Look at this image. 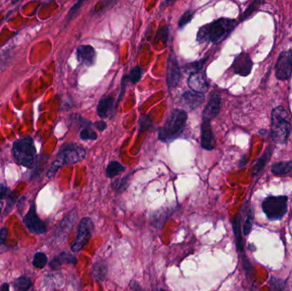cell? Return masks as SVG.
<instances>
[{"instance_id":"cell-23","label":"cell","mask_w":292,"mask_h":291,"mask_svg":"<svg viewBox=\"0 0 292 291\" xmlns=\"http://www.w3.org/2000/svg\"><path fill=\"white\" fill-rule=\"evenodd\" d=\"M292 170V162H277L273 165L272 172L275 176H284Z\"/></svg>"},{"instance_id":"cell-10","label":"cell","mask_w":292,"mask_h":291,"mask_svg":"<svg viewBox=\"0 0 292 291\" xmlns=\"http://www.w3.org/2000/svg\"><path fill=\"white\" fill-rule=\"evenodd\" d=\"M181 68L179 65L177 57L175 52L171 51L169 55L168 65H167V76H166V82L168 85L169 90L177 87L181 80Z\"/></svg>"},{"instance_id":"cell-18","label":"cell","mask_w":292,"mask_h":291,"mask_svg":"<svg viewBox=\"0 0 292 291\" xmlns=\"http://www.w3.org/2000/svg\"><path fill=\"white\" fill-rule=\"evenodd\" d=\"M97 109L100 117L103 119L109 117L114 109V98L112 97H105L102 98L99 101Z\"/></svg>"},{"instance_id":"cell-45","label":"cell","mask_w":292,"mask_h":291,"mask_svg":"<svg viewBox=\"0 0 292 291\" xmlns=\"http://www.w3.org/2000/svg\"><path fill=\"white\" fill-rule=\"evenodd\" d=\"M2 209H3V203H2V202H0V212H1Z\"/></svg>"},{"instance_id":"cell-31","label":"cell","mask_w":292,"mask_h":291,"mask_svg":"<svg viewBox=\"0 0 292 291\" xmlns=\"http://www.w3.org/2000/svg\"><path fill=\"white\" fill-rule=\"evenodd\" d=\"M79 137L84 141L98 140V134L96 133L95 131L91 129V127L81 128L80 132H79Z\"/></svg>"},{"instance_id":"cell-46","label":"cell","mask_w":292,"mask_h":291,"mask_svg":"<svg viewBox=\"0 0 292 291\" xmlns=\"http://www.w3.org/2000/svg\"><path fill=\"white\" fill-rule=\"evenodd\" d=\"M265 133H267V131H263V132H260V134H262V135H264Z\"/></svg>"},{"instance_id":"cell-12","label":"cell","mask_w":292,"mask_h":291,"mask_svg":"<svg viewBox=\"0 0 292 291\" xmlns=\"http://www.w3.org/2000/svg\"><path fill=\"white\" fill-rule=\"evenodd\" d=\"M252 66H253V63L250 55L242 52L234 59L232 67L234 73L238 75L245 77L251 73Z\"/></svg>"},{"instance_id":"cell-29","label":"cell","mask_w":292,"mask_h":291,"mask_svg":"<svg viewBox=\"0 0 292 291\" xmlns=\"http://www.w3.org/2000/svg\"><path fill=\"white\" fill-rule=\"evenodd\" d=\"M48 259L46 255L42 252H38V253L35 254V256H34V259H33V265L36 268L38 269H42L44 268L46 264H47Z\"/></svg>"},{"instance_id":"cell-1","label":"cell","mask_w":292,"mask_h":291,"mask_svg":"<svg viewBox=\"0 0 292 291\" xmlns=\"http://www.w3.org/2000/svg\"><path fill=\"white\" fill-rule=\"evenodd\" d=\"M237 21L231 18H219L203 26L197 32V41L200 44H218L227 38L235 29Z\"/></svg>"},{"instance_id":"cell-7","label":"cell","mask_w":292,"mask_h":291,"mask_svg":"<svg viewBox=\"0 0 292 291\" xmlns=\"http://www.w3.org/2000/svg\"><path fill=\"white\" fill-rule=\"evenodd\" d=\"M94 230L93 222L90 218H83L79 222L76 237L71 245V250L73 252H79L88 244L92 238Z\"/></svg>"},{"instance_id":"cell-20","label":"cell","mask_w":292,"mask_h":291,"mask_svg":"<svg viewBox=\"0 0 292 291\" xmlns=\"http://www.w3.org/2000/svg\"><path fill=\"white\" fill-rule=\"evenodd\" d=\"M76 262L77 259L75 256H73L71 254L64 252L51 260L50 266L53 270H57L60 268L63 264H75Z\"/></svg>"},{"instance_id":"cell-21","label":"cell","mask_w":292,"mask_h":291,"mask_svg":"<svg viewBox=\"0 0 292 291\" xmlns=\"http://www.w3.org/2000/svg\"><path fill=\"white\" fill-rule=\"evenodd\" d=\"M273 148L272 146L267 147L266 150L264 151L263 154L261 155L260 158L258 159L257 162L256 163L254 167V172H253V175L256 176L257 174H260V172L263 170L265 166L267 165V162H269L271 156L273 155Z\"/></svg>"},{"instance_id":"cell-15","label":"cell","mask_w":292,"mask_h":291,"mask_svg":"<svg viewBox=\"0 0 292 291\" xmlns=\"http://www.w3.org/2000/svg\"><path fill=\"white\" fill-rule=\"evenodd\" d=\"M221 98L219 95L212 96L203 111V119L211 120L220 112Z\"/></svg>"},{"instance_id":"cell-47","label":"cell","mask_w":292,"mask_h":291,"mask_svg":"<svg viewBox=\"0 0 292 291\" xmlns=\"http://www.w3.org/2000/svg\"><path fill=\"white\" fill-rule=\"evenodd\" d=\"M156 291H163V290H156Z\"/></svg>"},{"instance_id":"cell-3","label":"cell","mask_w":292,"mask_h":291,"mask_svg":"<svg viewBox=\"0 0 292 291\" xmlns=\"http://www.w3.org/2000/svg\"><path fill=\"white\" fill-rule=\"evenodd\" d=\"M188 116L186 111L175 109L167 118L163 127L159 130L158 139L162 142L170 143L184 132Z\"/></svg>"},{"instance_id":"cell-19","label":"cell","mask_w":292,"mask_h":291,"mask_svg":"<svg viewBox=\"0 0 292 291\" xmlns=\"http://www.w3.org/2000/svg\"><path fill=\"white\" fill-rule=\"evenodd\" d=\"M76 220V213L73 211L68 215L64 220L61 222L59 227L57 229V236L58 237H63L64 235H67L70 233V231L72 230L73 225Z\"/></svg>"},{"instance_id":"cell-38","label":"cell","mask_w":292,"mask_h":291,"mask_svg":"<svg viewBox=\"0 0 292 291\" xmlns=\"http://www.w3.org/2000/svg\"><path fill=\"white\" fill-rule=\"evenodd\" d=\"M15 201H16V196H13V194L12 195H10L9 196V198H8L6 208H5V210H4V215H8L10 212V210L12 209L13 205L15 203Z\"/></svg>"},{"instance_id":"cell-36","label":"cell","mask_w":292,"mask_h":291,"mask_svg":"<svg viewBox=\"0 0 292 291\" xmlns=\"http://www.w3.org/2000/svg\"><path fill=\"white\" fill-rule=\"evenodd\" d=\"M169 26H164L161 29H159L158 32L156 35V41H157L158 39L162 40V42H164V44H166V42H168V37H169Z\"/></svg>"},{"instance_id":"cell-33","label":"cell","mask_w":292,"mask_h":291,"mask_svg":"<svg viewBox=\"0 0 292 291\" xmlns=\"http://www.w3.org/2000/svg\"><path fill=\"white\" fill-rule=\"evenodd\" d=\"M194 11L192 10H186L185 12L181 16L179 21L178 26L179 29H183L184 26L187 25L188 23L191 22V20L193 18Z\"/></svg>"},{"instance_id":"cell-24","label":"cell","mask_w":292,"mask_h":291,"mask_svg":"<svg viewBox=\"0 0 292 291\" xmlns=\"http://www.w3.org/2000/svg\"><path fill=\"white\" fill-rule=\"evenodd\" d=\"M124 171H125V167H124L123 165L119 162H116V161H113V162H110L107 165L105 173H106L107 177L114 178L121 172Z\"/></svg>"},{"instance_id":"cell-2","label":"cell","mask_w":292,"mask_h":291,"mask_svg":"<svg viewBox=\"0 0 292 291\" xmlns=\"http://www.w3.org/2000/svg\"><path fill=\"white\" fill-rule=\"evenodd\" d=\"M86 157V150L84 147L74 143L65 144L61 147L57 158L48 171V177L54 176L59 168H63L64 166L75 164L77 162H81Z\"/></svg>"},{"instance_id":"cell-32","label":"cell","mask_w":292,"mask_h":291,"mask_svg":"<svg viewBox=\"0 0 292 291\" xmlns=\"http://www.w3.org/2000/svg\"><path fill=\"white\" fill-rule=\"evenodd\" d=\"M130 181H129V177H123L122 179L117 180L113 183V187L114 190H116L119 193L123 192L124 190H127V187L129 185Z\"/></svg>"},{"instance_id":"cell-43","label":"cell","mask_w":292,"mask_h":291,"mask_svg":"<svg viewBox=\"0 0 292 291\" xmlns=\"http://www.w3.org/2000/svg\"><path fill=\"white\" fill-rule=\"evenodd\" d=\"M0 291H10V286L8 284H3L0 286Z\"/></svg>"},{"instance_id":"cell-25","label":"cell","mask_w":292,"mask_h":291,"mask_svg":"<svg viewBox=\"0 0 292 291\" xmlns=\"http://www.w3.org/2000/svg\"><path fill=\"white\" fill-rule=\"evenodd\" d=\"M255 219V210L253 207H249L247 208V211H246V218H245V225L243 227V231H244V235L248 236L251 233V230H252V226H253V223H254Z\"/></svg>"},{"instance_id":"cell-30","label":"cell","mask_w":292,"mask_h":291,"mask_svg":"<svg viewBox=\"0 0 292 291\" xmlns=\"http://www.w3.org/2000/svg\"><path fill=\"white\" fill-rule=\"evenodd\" d=\"M262 3H264L263 1H253V2L248 6L247 9L245 10L244 14L242 15L240 21L243 22V21H245V20L248 19V18H249L250 16H251V15H252L255 11H256V10L260 8V4H262Z\"/></svg>"},{"instance_id":"cell-14","label":"cell","mask_w":292,"mask_h":291,"mask_svg":"<svg viewBox=\"0 0 292 291\" xmlns=\"http://www.w3.org/2000/svg\"><path fill=\"white\" fill-rule=\"evenodd\" d=\"M187 84L189 87L193 92L198 93H205L209 88V82L207 80L205 75H203L201 72L191 73L188 78Z\"/></svg>"},{"instance_id":"cell-17","label":"cell","mask_w":292,"mask_h":291,"mask_svg":"<svg viewBox=\"0 0 292 291\" xmlns=\"http://www.w3.org/2000/svg\"><path fill=\"white\" fill-rule=\"evenodd\" d=\"M241 223V213H238V215L232 219V228H233V232H234V236H235L236 245H237L238 251L244 253L245 244H244V239L242 237Z\"/></svg>"},{"instance_id":"cell-48","label":"cell","mask_w":292,"mask_h":291,"mask_svg":"<svg viewBox=\"0 0 292 291\" xmlns=\"http://www.w3.org/2000/svg\"></svg>"},{"instance_id":"cell-8","label":"cell","mask_w":292,"mask_h":291,"mask_svg":"<svg viewBox=\"0 0 292 291\" xmlns=\"http://www.w3.org/2000/svg\"><path fill=\"white\" fill-rule=\"evenodd\" d=\"M275 74L280 80H286L292 77V51L281 52L275 66Z\"/></svg>"},{"instance_id":"cell-34","label":"cell","mask_w":292,"mask_h":291,"mask_svg":"<svg viewBox=\"0 0 292 291\" xmlns=\"http://www.w3.org/2000/svg\"><path fill=\"white\" fill-rule=\"evenodd\" d=\"M207 59H208V57H204L202 60L198 61V62H194V63L188 64V65L184 67V69H185V70H191V73L200 72L202 69H203V67L204 66V64L206 63Z\"/></svg>"},{"instance_id":"cell-13","label":"cell","mask_w":292,"mask_h":291,"mask_svg":"<svg viewBox=\"0 0 292 291\" xmlns=\"http://www.w3.org/2000/svg\"><path fill=\"white\" fill-rule=\"evenodd\" d=\"M76 55L79 64L86 67H91L95 64L97 55L95 49L91 45H79L77 48Z\"/></svg>"},{"instance_id":"cell-11","label":"cell","mask_w":292,"mask_h":291,"mask_svg":"<svg viewBox=\"0 0 292 291\" xmlns=\"http://www.w3.org/2000/svg\"><path fill=\"white\" fill-rule=\"evenodd\" d=\"M201 146L206 150H213L216 148V140L210 120L203 119L201 124Z\"/></svg>"},{"instance_id":"cell-42","label":"cell","mask_w":292,"mask_h":291,"mask_svg":"<svg viewBox=\"0 0 292 291\" xmlns=\"http://www.w3.org/2000/svg\"><path fill=\"white\" fill-rule=\"evenodd\" d=\"M93 127H96L100 132H104L107 128V124L105 123V121L100 120V121H96L95 123H93Z\"/></svg>"},{"instance_id":"cell-35","label":"cell","mask_w":292,"mask_h":291,"mask_svg":"<svg viewBox=\"0 0 292 291\" xmlns=\"http://www.w3.org/2000/svg\"><path fill=\"white\" fill-rule=\"evenodd\" d=\"M152 126V120L148 115H141L139 120V131L143 132L145 130L149 129Z\"/></svg>"},{"instance_id":"cell-27","label":"cell","mask_w":292,"mask_h":291,"mask_svg":"<svg viewBox=\"0 0 292 291\" xmlns=\"http://www.w3.org/2000/svg\"><path fill=\"white\" fill-rule=\"evenodd\" d=\"M269 285L271 291H290L286 280L277 277H272L270 279Z\"/></svg>"},{"instance_id":"cell-9","label":"cell","mask_w":292,"mask_h":291,"mask_svg":"<svg viewBox=\"0 0 292 291\" xmlns=\"http://www.w3.org/2000/svg\"><path fill=\"white\" fill-rule=\"evenodd\" d=\"M23 223L27 229L34 234H44L46 232V225L37 215L35 203H32L30 206L29 212L23 218Z\"/></svg>"},{"instance_id":"cell-4","label":"cell","mask_w":292,"mask_h":291,"mask_svg":"<svg viewBox=\"0 0 292 291\" xmlns=\"http://www.w3.org/2000/svg\"><path fill=\"white\" fill-rule=\"evenodd\" d=\"M12 155L16 163L23 167L33 168L36 163L37 151L31 137H25L13 144Z\"/></svg>"},{"instance_id":"cell-40","label":"cell","mask_w":292,"mask_h":291,"mask_svg":"<svg viewBox=\"0 0 292 291\" xmlns=\"http://www.w3.org/2000/svg\"><path fill=\"white\" fill-rule=\"evenodd\" d=\"M7 236H8V229L7 228H2L0 230V246L4 244L6 240Z\"/></svg>"},{"instance_id":"cell-16","label":"cell","mask_w":292,"mask_h":291,"mask_svg":"<svg viewBox=\"0 0 292 291\" xmlns=\"http://www.w3.org/2000/svg\"><path fill=\"white\" fill-rule=\"evenodd\" d=\"M181 99L187 108L193 110L203 104L204 101V95L193 91H187L182 94Z\"/></svg>"},{"instance_id":"cell-41","label":"cell","mask_w":292,"mask_h":291,"mask_svg":"<svg viewBox=\"0 0 292 291\" xmlns=\"http://www.w3.org/2000/svg\"><path fill=\"white\" fill-rule=\"evenodd\" d=\"M9 189L3 183H0V200H3L8 196Z\"/></svg>"},{"instance_id":"cell-26","label":"cell","mask_w":292,"mask_h":291,"mask_svg":"<svg viewBox=\"0 0 292 291\" xmlns=\"http://www.w3.org/2000/svg\"><path fill=\"white\" fill-rule=\"evenodd\" d=\"M142 73H143V70L140 67H134V69L131 70L130 73L124 76L122 80L127 84L130 83V84L134 85L140 81Z\"/></svg>"},{"instance_id":"cell-44","label":"cell","mask_w":292,"mask_h":291,"mask_svg":"<svg viewBox=\"0 0 292 291\" xmlns=\"http://www.w3.org/2000/svg\"><path fill=\"white\" fill-rule=\"evenodd\" d=\"M245 160H246V156L245 155V156L242 157L240 162H239V167H240V168H243V167H245V165H246V161H245Z\"/></svg>"},{"instance_id":"cell-5","label":"cell","mask_w":292,"mask_h":291,"mask_svg":"<svg viewBox=\"0 0 292 291\" xmlns=\"http://www.w3.org/2000/svg\"><path fill=\"white\" fill-rule=\"evenodd\" d=\"M292 125L286 109L279 106L272 111V139L279 145H285L288 141Z\"/></svg>"},{"instance_id":"cell-28","label":"cell","mask_w":292,"mask_h":291,"mask_svg":"<svg viewBox=\"0 0 292 291\" xmlns=\"http://www.w3.org/2000/svg\"><path fill=\"white\" fill-rule=\"evenodd\" d=\"M32 280L29 277H20L14 283L15 291H28L32 287Z\"/></svg>"},{"instance_id":"cell-37","label":"cell","mask_w":292,"mask_h":291,"mask_svg":"<svg viewBox=\"0 0 292 291\" xmlns=\"http://www.w3.org/2000/svg\"><path fill=\"white\" fill-rule=\"evenodd\" d=\"M82 3L83 1H79V2L75 3V4L71 8V10H70V12L68 14L67 20H66L67 23L68 22H70L71 20L73 19V16L76 15V13L78 12V10H79V8H80Z\"/></svg>"},{"instance_id":"cell-39","label":"cell","mask_w":292,"mask_h":291,"mask_svg":"<svg viewBox=\"0 0 292 291\" xmlns=\"http://www.w3.org/2000/svg\"><path fill=\"white\" fill-rule=\"evenodd\" d=\"M128 291H145L141 288L140 284L136 281H132L128 287Z\"/></svg>"},{"instance_id":"cell-6","label":"cell","mask_w":292,"mask_h":291,"mask_svg":"<svg viewBox=\"0 0 292 291\" xmlns=\"http://www.w3.org/2000/svg\"><path fill=\"white\" fill-rule=\"evenodd\" d=\"M261 207L269 220H281L287 213L288 197L286 196H268L262 202Z\"/></svg>"},{"instance_id":"cell-22","label":"cell","mask_w":292,"mask_h":291,"mask_svg":"<svg viewBox=\"0 0 292 291\" xmlns=\"http://www.w3.org/2000/svg\"><path fill=\"white\" fill-rule=\"evenodd\" d=\"M108 273V267L105 262L97 261L92 267V275L97 281L102 282L105 280Z\"/></svg>"}]
</instances>
